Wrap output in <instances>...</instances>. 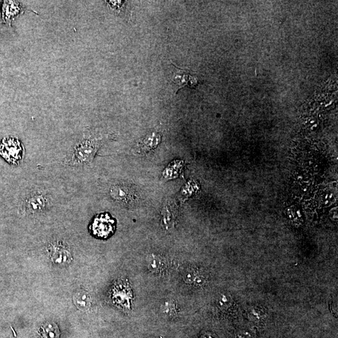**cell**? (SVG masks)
<instances>
[{"label":"cell","mask_w":338,"mask_h":338,"mask_svg":"<svg viewBox=\"0 0 338 338\" xmlns=\"http://www.w3.org/2000/svg\"><path fill=\"white\" fill-rule=\"evenodd\" d=\"M107 138V136H100L93 134L90 130H86L82 138L67 153L64 160V164L75 167L90 164Z\"/></svg>","instance_id":"obj_1"},{"label":"cell","mask_w":338,"mask_h":338,"mask_svg":"<svg viewBox=\"0 0 338 338\" xmlns=\"http://www.w3.org/2000/svg\"><path fill=\"white\" fill-rule=\"evenodd\" d=\"M51 205V199L48 193L41 190H30L25 195L22 204V209L25 214L37 215L44 213Z\"/></svg>","instance_id":"obj_2"},{"label":"cell","mask_w":338,"mask_h":338,"mask_svg":"<svg viewBox=\"0 0 338 338\" xmlns=\"http://www.w3.org/2000/svg\"><path fill=\"white\" fill-rule=\"evenodd\" d=\"M0 155L9 164L17 165L24 155L22 144L15 137H6L0 142Z\"/></svg>","instance_id":"obj_3"},{"label":"cell","mask_w":338,"mask_h":338,"mask_svg":"<svg viewBox=\"0 0 338 338\" xmlns=\"http://www.w3.org/2000/svg\"><path fill=\"white\" fill-rule=\"evenodd\" d=\"M46 251L53 264L59 266L69 265L73 260L69 245L60 240H52L46 246Z\"/></svg>","instance_id":"obj_4"},{"label":"cell","mask_w":338,"mask_h":338,"mask_svg":"<svg viewBox=\"0 0 338 338\" xmlns=\"http://www.w3.org/2000/svg\"><path fill=\"white\" fill-rule=\"evenodd\" d=\"M113 199L124 205H132L138 199V195L134 188L125 184H116L111 189Z\"/></svg>","instance_id":"obj_5"},{"label":"cell","mask_w":338,"mask_h":338,"mask_svg":"<svg viewBox=\"0 0 338 338\" xmlns=\"http://www.w3.org/2000/svg\"><path fill=\"white\" fill-rule=\"evenodd\" d=\"M174 67L175 69L172 74V81L176 88V92L186 86L193 88L197 85V78L193 72L188 70L179 69L174 65Z\"/></svg>","instance_id":"obj_6"},{"label":"cell","mask_w":338,"mask_h":338,"mask_svg":"<svg viewBox=\"0 0 338 338\" xmlns=\"http://www.w3.org/2000/svg\"><path fill=\"white\" fill-rule=\"evenodd\" d=\"M114 221L108 215H101L95 219L92 225L94 234L100 237H107L113 232Z\"/></svg>","instance_id":"obj_7"},{"label":"cell","mask_w":338,"mask_h":338,"mask_svg":"<svg viewBox=\"0 0 338 338\" xmlns=\"http://www.w3.org/2000/svg\"><path fill=\"white\" fill-rule=\"evenodd\" d=\"M147 265L149 271L154 274L162 273L166 267L164 259L154 254H151L147 258Z\"/></svg>","instance_id":"obj_8"},{"label":"cell","mask_w":338,"mask_h":338,"mask_svg":"<svg viewBox=\"0 0 338 338\" xmlns=\"http://www.w3.org/2000/svg\"><path fill=\"white\" fill-rule=\"evenodd\" d=\"M74 304L81 311H88L92 306V298L85 290H78L74 296Z\"/></svg>","instance_id":"obj_9"},{"label":"cell","mask_w":338,"mask_h":338,"mask_svg":"<svg viewBox=\"0 0 338 338\" xmlns=\"http://www.w3.org/2000/svg\"><path fill=\"white\" fill-rule=\"evenodd\" d=\"M160 139V135L156 133L148 135V137L140 144V152L144 153L153 150L158 145Z\"/></svg>","instance_id":"obj_10"},{"label":"cell","mask_w":338,"mask_h":338,"mask_svg":"<svg viewBox=\"0 0 338 338\" xmlns=\"http://www.w3.org/2000/svg\"><path fill=\"white\" fill-rule=\"evenodd\" d=\"M22 11L19 4L15 1H5L4 4L3 17L4 20L11 21Z\"/></svg>","instance_id":"obj_11"},{"label":"cell","mask_w":338,"mask_h":338,"mask_svg":"<svg viewBox=\"0 0 338 338\" xmlns=\"http://www.w3.org/2000/svg\"><path fill=\"white\" fill-rule=\"evenodd\" d=\"M185 281L188 284H195L201 285L204 283V277L196 270H190L186 274Z\"/></svg>","instance_id":"obj_12"},{"label":"cell","mask_w":338,"mask_h":338,"mask_svg":"<svg viewBox=\"0 0 338 338\" xmlns=\"http://www.w3.org/2000/svg\"><path fill=\"white\" fill-rule=\"evenodd\" d=\"M217 303H218L219 309L223 310V311H226V310L231 308L233 304H234V301H233L232 297L230 295L225 293L219 296Z\"/></svg>","instance_id":"obj_13"},{"label":"cell","mask_w":338,"mask_h":338,"mask_svg":"<svg viewBox=\"0 0 338 338\" xmlns=\"http://www.w3.org/2000/svg\"><path fill=\"white\" fill-rule=\"evenodd\" d=\"M44 335L46 338H56L57 337V328L52 325L45 326L43 329Z\"/></svg>","instance_id":"obj_14"},{"label":"cell","mask_w":338,"mask_h":338,"mask_svg":"<svg viewBox=\"0 0 338 338\" xmlns=\"http://www.w3.org/2000/svg\"><path fill=\"white\" fill-rule=\"evenodd\" d=\"M162 311L164 313L167 314L169 316H171V314L176 313V307L174 302L168 301L165 303L164 306H162Z\"/></svg>","instance_id":"obj_15"},{"label":"cell","mask_w":338,"mask_h":338,"mask_svg":"<svg viewBox=\"0 0 338 338\" xmlns=\"http://www.w3.org/2000/svg\"><path fill=\"white\" fill-rule=\"evenodd\" d=\"M249 316L253 319H256V321H257V319L264 318L265 317L264 310L258 308V307H255V308L251 310Z\"/></svg>","instance_id":"obj_16"},{"label":"cell","mask_w":338,"mask_h":338,"mask_svg":"<svg viewBox=\"0 0 338 338\" xmlns=\"http://www.w3.org/2000/svg\"><path fill=\"white\" fill-rule=\"evenodd\" d=\"M201 338H216L215 337H214L213 335L210 334V333H206V334H205L202 336Z\"/></svg>","instance_id":"obj_17"}]
</instances>
